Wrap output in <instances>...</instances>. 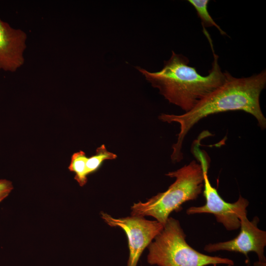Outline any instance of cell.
Masks as SVG:
<instances>
[{
	"label": "cell",
	"instance_id": "3957f363",
	"mask_svg": "<svg viewBox=\"0 0 266 266\" xmlns=\"http://www.w3.org/2000/svg\"><path fill=\"white\" fill-rule=\"evenodd\" d=\"M166 175L175 178L174 183L147 201L134 203L132 216H152L164 226L172 211L179 209L185 202L196 199L201 193L203 173L200 164L195 160Z\"/></svg>",
	"mask_w": 266,
	"mask_h": 266
},
{
	"label": "cell",
	"instance_id": "7a4b0ae2",
	"mask_svg": "<svg viewBox=\"0 0 266 266\" xmlns=\"http://www.w3.org/2000/svg\"><path fill=\"white\" fill-rule=\"evenodd\" d=\"M213 54L212 67L206 76L201 75L195 67L190 66L188 58L173 51L159 71L151 72L140 67L136 68L170 103L187 112L226 80L227 71L221 70L218 55L214 51Z\"/></svg>",
	"mask_w": 266,
	"mask_h": 266
},
{
	"label": "cell",
	"instance_id": "5b68a950",
	"mask_svg": "<svg viewBox=\"0 0 266 266\" xmlns=\"http://www.w3.org/2000/svg\"><path fill=\"white\" fill-rule=\"evenodd\" d=\"M195 157L200 162L203 173V196L206 203L201 206H192L187 210L189 215L210 213L214 215L216 221L223 224L229 231L235 230L240 228V214L246 210L249 205L248 201L241 196L234 203L225 201L219 195L217 190L213 187L209 180L207 171L209 162L205 153L199 148L193 152Z\"/></svg>",
	"mask_w": 266,
	"mask_h": 266
},
{
	"label": "cell",
	"instance_id": "7c38bea8",
	"mask_svg": "<svg viewBox=\"0 0 266 266\" xmlns=\"http://www.w3.org/2000/svg\"><path fill=\"white\" fill-rule=\"evenodd\" d=\"M13 189L12 182L6 179H0V202L5 199Z\"/></svg>",
	"mask_w": 266,
	"mask_h": 266
},
{
	"label": "cell",
	"instance_id": "9c48e42d",
	"mask_svg": "<svg viewBox=\"0 0 266 266\" xmlns=\"http://www.w3.org/2000/svg\"><path fill=\"white\" fill-rule=\"evenodd\" d=\"M88 157L82 151L74 153L71 158L68 166L70 171L75 173L74 179L80 186L85 185L87 181L86 162Z\"/></svg>",
	"mask_w": 266,
	"mask_h": 266
},
{
	"label": "cell",
	"instance_id": "6da1fadb",
	"mask_svg": "<svg viewBox=\"0 0 266 266\" xmlns=\"http://www.w3.org/2000/svg\"><path fill=\"white\" fill-rule=\"evenodd\" d=\"M266 85V71L250 77L236 78L227 72L225 81L201 100L194 108L181 115L162 114L160 120L180 125L177 141L173 144L172 161L178 162L183 158L182 147L191 129L208 115L233 110H242L253 115L261 129L266 128V119L260 104V94Z\"/></svg>",
	"mask_w": 266,
	"mask_h": 266
},
{
	"label": "cell",
	"instance_id": "ba28073f",
	"mask_svg": "<svg viewBox=\"0 0 266 266\" xmlns=\"http://www.w3.org/2000/svg\"><path fill=\"white\" fill-rule=\"evenodd\" d=\"M26 34L0 19V69L14 71L24 63Z\"/></svg>",
	"mask_w": 266,
	"mask_h": 266
},
{
	"label": "cell",
	"instance_id": "30bf717a",
	"mask_svg": "<svg viewBox=\"0 0 266 266\" xmlns=\"http://www.w3.org/2000/svg\"><path fill=\"white\" fill-rule=\"evenodd\" d=\"M188 1L196 9L198 17L201 20L203 30L205 27H215L222 35L226 34V33L215 23L208 12L207 5L209 0H189Z\"/></svg>",
	"mask_w": 266,
	"mask_h": 266
},
{
	"label": "cell",
	"instance_id": "8fae6325",
	"mask_svg": "<svg viewBox=\"0 0 266 266\" xmlns=\"http://www.w3.org/2000/svg\"><path fill=\"white\" fill-rule=\"evenodd\" d=\"M117 155L108 151L104 144L96 150V154L88 158L86 162V168L88 175L96 171L105 160H114Z\"/></svg>",
	"mask_w": 266,
	"mask_h": 266
},
{
	"label": "cell",
	"instance_id": "52a82bcc",
	"mask_svg": "<svg viewBox=\"0 0 266 266\" xmlns=\"http://www.w3.org/2000/svg\"><path fill=\"white\" fill-rule=\"evenodd\" d=\"M239 219L240 231L236 237L225 242L208 244L205 246L204 250L210 253L220 250L238 252L246 257L249 252H254L259 259L257 266H266L264 248L266 245V232L258 228L259 218L256 216L250 221L245 211L240 214Z\"/></svg>",
	"mask_w": 266,
	"mask_h": 266
},
{
	"label": "cell",
	"instance_id": "277c9868",
	"mask_svg": "<svg viewBox=\"0 0 266 266\" xmlns=\"http://www.w3.org/2000/svg\"><path fill=\"white\" fill-rule=\"evenodd\" d=\"M185 238L179 221L168 218L162 231L147 247V262L158 266L233 265L231 259L210 256L196 251L187 243Z\"/></svg>",
	"mask_w": 266,
	"mask_h": 266
},
{
	"label": "cell",
	"instance_id": "8992f818",
	"mask_svg": "<svg viewBox=\"0 0 266 266\" xmlns=\"http://www.w3.org/2000/svg\"><path fill=\"white\" fill-rule=\"evenodd\" d=\"M101 217L109 226L119 227L126 233L129 249L127 266H137L144 249L162 231L164 226L157 220H148L141 216L115 218L102 212Z\"/></svg>",
	"mask_w": 266,
	"mask_h": 266
}]
</instances>
